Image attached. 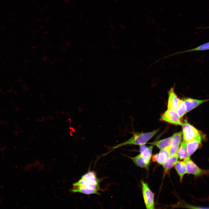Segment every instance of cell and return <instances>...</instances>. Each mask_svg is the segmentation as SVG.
Segmentation results:
<instances>
[{
  "instance_id": "6da1fadb",
  "label": "cell",
  "mask_w": 209,
  "mask_h": 209,
  "mask_svg": "<svg viewBox=\"0 0 209 209\" xmlns=\"http://www.w3.org/2000/svg\"><path fill=\"white\" fill-rule=\"evenodd\" d=\"M100 180L95 173L89 171L82 176L73 185L72 191L90 195L99 194Z\"/></svg>"
},
{
  "instance_id": "7a4b0ae2",
  "label": "cell",
  "mask_w": 209,
  "mask_h": 209,
  "mask_svg": "<svg viewBox=\"0 0 209 209\" xmlns=\"http://www.w3.org/2000/svg\"><path fill=\"white\" fill-rule=\"evenodd\" d=\"M159 130V129H157L154 131L146 133H136L131 138L126 141L111 147V150L108 153H109L116 149L127 145H145L148 140L154 136L158 132Z\"/></svg>"
},
{
  "instance_id": "3957f363",
  "label": "cell",
  "mask_w": 209,
  "mask_h": 209,
  "mask_svg": "<svg viewBox=\"0 0 209 209\" xmlns=\"http://www.w3.org/2000/svg\"><path fill=\"white\" fill-rule=\"evenodd\" d=\"M181 126L184 141L187 142L202 135L200 131L190 124L185 119Z\"/></svg>"
},
{
  "instance_id": "277c9868",
  "label": "cell",
  "mask_w": 209,
  "mask_h": 209,
  "mask_svg": "<svg viewBox=\"0 0 209 209\" xmlns=\"http://www.w3.org/2000/svg\"><path fill=\"white\" fill-rule=\"evenodd\" d=\"M142 191L145 203L147 209L154 208V194L150 190L148 184L143 181H141Z\"/></svg>"
},
{
  "instance_id": "5b68a950",
  "label": "cell",
  "mask_w": 209,
  "mask_h": 209,
  "mask_svg": "<svg viewBox=\"0 0 209 209\" xmlns=\"http://www.w3.org/2000/svg\"><path fill=\"white\" fill-rule=\"evenodd\" d=\"M183 161L185 164L187 174H192L197 177L209 174V170L201 169L190 159Z\"/></svg>"
},
{
  "instance_id": "8992f818",
  "label": "cell",
  "mask_w": 209,
  "mask_h": 209,
  "mask_svg": "<svg viewBox=\"0 0 209 209\" xmlns=\"http://www.w3.org/2000/svg\"><path fill=\"white\" fill-rule=\"evenodd\" d=\"M180 118L175 111L168 109L162 115L160 120L172 124L181 125L182 122Z\"/></svg>"
},
{
  "instance_id": "52a82bcc",
  "label": "cell",
  "mask_w": 209,
  "mask_h": 209,
  "mask_svg": "<svg viewBox=\"0 0 209 209\" xmlns=\"http://www.w3.org/2000/svg\"><path fill=\"white\" fill-rule=\"evenodd\" d=\"M182 135V132L181 131L174 134L172 136V140L169 149L170 157L176 154L181 143Z\"/></svg>"
},
{
  "instance_id": "ba28073f",
  "label": "cell",
  "mask_w": 209,
  "mask_h": 209,
  "mask_svg": "<svg viewBox=\"0 0 209 209\" xmlns=\"http://www.w3.org/2000/svg\"><path fill=\"white\" fill-rule=\"evenodd\" d=\"M168 94L167 109L176 111L179 105L180 99L177 97L173 87L169 91Z\"/></svg>"
},
{
  "instance_id": "9c48e42d",
  "label": "cell",
  "mask_w": 209,
  "mask_h": 209,
  "mask_svg": "<svg viewBox=\"0 0 209 209\" xmlns=\"http://www.w3.org/2000/svg\"><path fill=\"white\" fill-rule=\"evenodd\" d=\"M170 147L161 149L158 153L153 156V161L163 165L168 160L170 157L169 152Z\"/></svg>"
},
{
  "instance_id": "30bf717a",
  "label": "cell",
  "mask_w": 209,
  "mask_h": 209,
  "mask_svg": "<svg viewBox=\"0 0 209 209\" xmlns=\"http://www.w3.org/2000/svg\"><path fill=\"white\" fill-rule=\"evenodd\" d=\"M202 136H200L186 143V148L189 156L192 155L201 144Z\"/></svg>"
},
{
  "instance_id": "8fae6325",
  "label": "cell",
  "mask_w": 209,
  "mask_h": 209,
  "mask_svg": "<svg viewBox=\"0 0 209 209\" xmlns=\"http://www.w3.org/2000/svg\"><path fill=\"white\" fill-rule=\"evenodd\" d=\"M140 153L143 160L148 165H149L151 160L153 145H152L147 147L144 145H140Z\"/></svg>"
},
{
  "instance_id": "7c38bea8",
  "label": "cell",
  "mask_w": 209,
  "mask_h": 209,
  "mask_svg": "<svg viewBox=\"0 0 209 209\" xmlns=\"http://www.w3.org/2000/svg\"><path fill=\"white\" fill-rule=\"evenodd\" d=\"M209 100H199L189 98H185L183 99L185 105L186 113L189 112L202 103Z\"/></svg>"
},
{
  "instance_id": "4fadbf2b",
  "label": "cell",
  "mask_w": 209,
  "mask_h": 209,
  "mask_svg": "<svg viewBox=\"0 0 209 209\" xmlns=\"http://www.w3.org/2000/svg\"><path fill=\"white\" fill-rule=\"evenodd\" d=\"M172 136L164 139L149 143L153 145L156 146L160 149H165L170 147L172 143Z\"/></svg>"
},
{
  "instance_id": "5bb4252c",
  "label": "cell",
  "mask_w": 209,
  "mask_h": 209,
  "mask_svg": "<svg viewBox=\"0 0 209 209\" xmlns=\"http://www.w3.org/2000/svg\"><path fill=\"white\" fill-rule=\"evenodd\" d=\"M174 166L179 176L180 181L181 182H182L183 176L187 173L186 169L185 162L184 161H177L175 163Z\"/></svg>"
},
{
  "instance_id": "9a60e30c",
  "label": "cell",
  "mask_w": 209,
  "mask_h": 209,
  "mask_svg": "<svg viewBox=\"0 0 209 209\" xmlns=\"http://www.w3.org/2000/svg\"><path fill=\"white\" fill-rule=\"evenodd\" d=\"M176 154L179 158L181 160H185L190 159L186 148V143L183 141L181 143L180 147L177 151Z\"/></svg>"
},
{
  "instance_id": "2e32d148",
  "label": "cell",
  "mask_w": 209,
  "mask_h": 209,
  "mask_svg": "<svg viewBox=\"0 0 209 209\" xmlns=\"http://www.w3.org/2000/svg\"><path fill=\"white\" fill-rule=\"evenodd\" d=\"M177 154L170 157L168 160L163 165L164 173H167L173 167L178 159Z\"/></svg>"
},
{
  "instance_id": "e0dca14e",
  "label": "cell",
  "mask_w": 209,
  "mask_h": 209,
  "mask_svg": "<svg viewBox=\"0 0 209 209\" xmlns=\"http://www.w3.org/2000/svg\"><path fill=\"white\" fill-rule=\"evenodd\" d=\"M133 162L137 166L141 168L148 169V165L145 162L140 153L136 156L130 157Z\"/></svg>"
},
{
  "instance_id": "ac0fdd59",
  "label": "cell",
  "mask_w": 209,
  "mask_h": 209,
  "mask_svg": "<svg viewBox=\"0 0 209 209\" xmlns=\"http://www.w3.org/2000/svg\"><path fill=\"white\" fill-rule=\"evenodd\" d=\"M176 111L180 118L187 113L185 105L183 100L180 99L179 104Z\"/></svg>"
},
{
  "instance_id": "d6986e66",
  "label": "cell",
  "mask_w": 209,
  "mask_h": 209,
  "mask_svg": "<svg viewBox=\"0 0 209 209\" xmlns=\"http://www.w3.org/2000/svg\"><path fill=\"white\" fill-rule=\"evenodd\" d=\"M209 50V42L203 44L196 47L178 53L192 52L196 51H205Z\"/></svg>"
},
{
  "instance_id": "ffe728a7",
  "label": "cell",
  "mask_w": 209,
  "mask_h": 209,
  "mask_svg": "<svg viewBox=\"0 0 209 209\" xmlns=\"http://www.w3.org/2000/svg\"><path fill=\"white\" fill-rule=\"evenodd\" d=\"M158 9V10L161 11L163 9V8H160L159 9Z\"/></svg>"
},
{
  "instance_id": "44dd1931",
  "label": "cell",
  "mask_w": 209,
  "mask_h": 209,
  "mask_svg": "<svg viewBox=\"0 0 209 209\" xmlns=\"http://www.w3.org/2000/svg\"><path fill=\"white\" fill-rule=\"evenodd\" d=\"M209 28V26H208L206 28Z\"/></svg>"
}]
</instances>
